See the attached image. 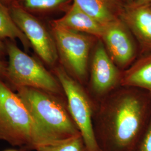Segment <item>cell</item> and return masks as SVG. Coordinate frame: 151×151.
<instances>
[{"instance_id":"19","label":"cell","mask_w":151,"mask_h":151,"mask_svg":"<svg viewBox=\"0 0 151 151\" xmlns=\"http://www.w3.org/2000/svg\"><path fill=\"white\" fill-rule=\"evenodd\" d=\"M130 4L135 6H149L151 5V0H132Z\"/></svg>"},{"instance_id":"11","label":"cell","mask_w":151,"mask_h":151,"mask_svg":"<svg viewBox=\"0 0 151 151\" xmlns=\"http://www.w3.org/2000/svg\"><path fill=\"white\" fill-rule=\"evenodd\" d=\"M65 29L81 32L100 39L104 26L73 2L64 16L52 22Z\"/></svg>"},{"instance_id":"13","label":"cell","mask_w":151,"mask_h":151,"mask_svg":"<svg viewBox=\"0 0 151 151\" xmlns=\"http://www.w3.org/2000/svg\"><path fill=\"white\" fill-rule=\"evenodd\" d=\"M81 10L105 26L120 18V0H72Z\"/></svg>"},{"instance_id":"8","label":"cell","mask_w":151,"mask_h":151,"mask_svg":"<svg viewBox=\"0 0 151 151\" xmlns=\"http://www.w3.org/2000/svg\"><path fill=\"white\" fill-rule=\"evenodd\" d=\"M10 11L17 26L27 37L39 58L52 68L57 65L58 55L52 33L38 19L19 5L12 6Z\"/></svg>"},{"instance_id":"10","label":"cell","mask_w":151,"mask_h":151,"mask_svg":"<svg viewBox=\"0 0 151 151\" xmlns=\"http://www.w3.org/2000/svg\"><path fill=\"white\" fill-rule=\"evenodd\" d=\"M120 18L138 44L140 54L151 52V9L149 6L123 5Z\"/></svg>"},{"instance_id":"9","label":"cell","mask_w":151,"mask_h":151,"mask_svg":"<svg viewBox=\"0 0 151 151\" xmlns=\"http://www.w3.org/2000/svg\"><path fill=\"white\" fill-rule=\"evenodd\" d=\"M100 40L114 63L122 71L140 55L135 38L120 18L104 26Z\"/></svg>"},{"instance_id":"4","label":"cell","mask_w":151,"mask_h":151,"mask_svg":"<svg viewBox=\"0 0 151 151\" xmlns=\"http://www.w3.org/2000/svg\"><path fill=\"white\" fill-rule=\"evenodd\" d=\"M6 47L9 61L5 81H8L15 90L30 87L65 97L60 82L52 72L13 42H7Z\"/></svg>"},{"instance_id":"7","label":"cell","mask_w":151,"mask_h":151,"mask_svg":"<svg viewBox=\"0 0 151 151\" xmlns=\"http://www.w3.org/2000/svg\"><path fill=\"white\" fill-rule=\"evenodd\" d=\"M90 58L88 80L85 88L97 103L121 86L123 71L114 63L100 39L95 44Z\"/></svg>"},{"instance_id":"22","label":"cell","mask_w":151,"mask_h":151,"mask_svg":"<svg viewBox=\"0 0 151 151\" xmlns=\"http://www.w3.org/2000/svg\"><path fill=\"white\" fill-rule=\"evenodd\" d=\"M22 151V150H5V151Z\"/></svg>"},{"instance_id":"16","label":"cell","mask_w":151,"mask_h":151,"mask_svg":"<svg viewBox=\"0 0 151 151\" xmlns=\"http://www.w3.org/2000/svg\"><path fill=\"white\" fill-rule=\"evenodd\" d=\"M72 0H21L19 5L27 11L50 12L58 10L69 4Z\"/></svg>"},{"instance_id":"17","label":"cell","mask_w":151,"mask_h":151,"mask_svg":"<svg viewBox=\"0 0 151 151\" xmlns=\"http://www.w3.org/2000/svg\"><path fill=\"white\" fill-rule=\"evenodd\" d=\"M135 151H151V114L145 130Z\"/></svg>"},{"instance_id":"18","label":"cell","mask_w":151,"mask_h":151,"mask_svg":"<svg viewBox=\"0 0 151 151\" xmlns=\"http://www.w3.org/2000/svg\"><path fill=\"white\" fill-rule=\"evenodd\" d=\"M7 64L0 60V80L5 81Z\"/></svg>"},{"instance_id":"5","label":"cell","mask_w":151,"mask_h":151,"mask_svg":"<svg viewBox=\"0 0 151 151\" xmlns=\"http://www.w3.org/2000/svg\"><path fill=\"white\" fill-rule=\"evenodd\" d=\"M52 28L60 65L71 77L86 87L92 50L98 39L52 23Z\"/></svg>"},{"instance_id":"3","label":"cell","mask_w":151,"mask_h":151,"mask_svg":"<svg viewBox=\"0 0 151 151\" xmlns=\"http://www.w3.org/2000/svg\"><path fill=\"white\" fill-rule=\"evenodd\" d=\"M0 140L24 151H35L37 142L32 118L21 99L0 80Z\"/></svg>"},{"instance_id":"6","label":"cell","mask_w":151,"mask_h":151,"mask_svg":"<svg viewBox=\"0 0 151 151\" xmlns=\"http://www.w3.org/2000/svg\"><path fill=\"white\" fill-rule=\"evenodd\" d=\"M62 87L71 117L79 130L88 151H100L93 129V117L95 103L85 87L75 80L57 64L52 69Z\"/></svg>"},{"instance_id":"20","label":"cell","mask_w":151,"mask_h":151,"mask_svg":"<svg viewBox=\"0 0 151 151\" xmlns=\"http://www.w3.org/2000/svg\"><path fill=\"white\" fill-rule=\"evenodd\" d=\"M6 53H7L6 47L4 43L0 40V60Z\"/></svg>"},{"instance_id":"23","label":"cell","mask_w":151,"mask_h":151,"mask_svg":"<svg viewBox=\"0 0 151 151\" xmlns=\"http://www.w3.org/2000/svg\"><path fill=\"white\" fill-rule=\"evenodd\" d=\"M127 1H128V4H129V3H130V2H132V0H127Z\"/></svg>"},{"instance_id":"21","label":"cell","mask_w":151,"mask_h":151,"mask_svg":"<svg viewBox=\"0 0 151 151\" xmlns=\"http://www.w3.org/2000/svg\"><path fill=\"white\" fill-rule=\"evenodd\" d=\"M1 2H2L4 4H5V3H9V2H10L13 1L14 0H0Z\"/></svg>"},{"instance_id":"12","label":"cell","mask_w":151,"mask_h":151,"mask_svg":"<svg viewBox=\"0 0 151 151\" xmlns=\"http://www.w3.org/2000/svg\"><path fill=\"white\" fill-rule=\"evenodd\" d=\"M120 85L139 88L151 95V52L140 54L123 71Z\"/></svg>"},{"instance_id":"2","label":"cell","mask_w":151,"mask_h":151,"mask_svg":"<svg viewBox=\"0 0 151 151\" xmlns=\"http://www.w3.org/2000/svg\"><path fill=\"white\" fill-rule=\"evenodd\" d=\"M15 90L33 120L37 149L81 134L69 112L65 97L30 87Z\"/></svg>"},{"instance_id":"14","label":"cell","mask_w":151,"mask_h":151,"mask_svg":"<svg viewBox=\"0 0 151 151\" xmlns=\"http://www.w3.org/2000/svg\"><path fill=\"white\" fill-rule=\"evenodd\" d=\"M5 39H18L26 51L32 47L27 37L14 22L10 11L0 1V40Z\"/></svg>"},{"instance_id":"24","label":"cell","mask_w":151,"mask_h":151,"mask_svg":"<svg viewBox=\"0 0 151 151\" xmlns=\"http://www.w3.org/2000/svg\"><path fill=\"white\" fill-rule=\"evenodd\" d=\"M149 6H150V8H151V5H149Z\"/></svg>"},{"instance_id":"15","label":"cell","mask_w":151,"mask_h":151,"mask_svg":"<svg viewBox=\"0 0 151 151\" xmlns=\"http://www.w3.org/2000/svg\"><path fill=\"white\" fill-rule=\"evenodd\" d=\"M36 151H88L81 134L42 146Z\"/></svg>"},{"instance_id":"1","label":"cell","mask_w":151,"mask_h":151,"mask_svg":"<svg viewBox=\"0 0 151 151\" xmlns=\"http://www.w3.org/2000/svg\"><path fill=\"white\" fill-rule=\"evenodd\" d=\"M151 114V95L120 86L95 103L94 133L100 151H135Z\"/></svg>"}]
</instances>
